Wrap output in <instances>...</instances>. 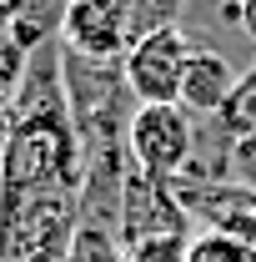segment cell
Returning <instances> with one entry per match:
<instances>
[{"label":"cell","instance_id":"6da1fadb","mask_svg":"<svg viewBox=\"0 0 256 262\" xmlns=\"http://www.w3.org/2000/svg\"><path fill=\"white\" fill-rule=\"evenodd\" d=\"M61 81H65V116H70V131L81 141V166L100 151L126 146L131 116L141 106L126 86V66L91 61V56H75L61 46Z\"/></svg>","mask_w":256,"mask_h":262},{"label":"cell","instance_id":"7a4b0ae2","mask_svg":"<svg viewBox=\"0 0 256 262\" xmlns=\"http://www.w3.org/2000/svg\"><path fill=\"white\" fill-rule=\"evenodd\" d=\"M196 151V116L186 106H136L126 131V157L141 177L176 182Z\"/></svg>","mask_w":256,"mask_h":262},{"label":"cell","instance_id":"3957f363","mask_svg":"<svg viewBox=\"0 0 256 262\" xmlns=\"http://www.w3.org/2000/svg\"><path fill=\"white\" fill-rule=\"evenodd\" d=\"M196 56L191 35L181 31H156L146 40H136L121 66H126V86L141 106H176L181 101V76H186V61Z\"/></svg>","mask_w":256,"mask_h":262},{"label":"cell","instance_id":"277c9868","mask_svg":"<svg viewBox=\"0 0 256 262\" xmlns=\"http://www.w3.org/2000/svg\"><path fill=\"white\" fill-rule=\"evenodd\" d=\"M186 232H191V212L181 207L176 182L141 177L131 166L126 192H121V247L151 242V237H186Z\"/></svg>","mask_w":256,"mask_h":262},{"label":"cell","instance_id":"5b68a950","mask_svg":"<svg viewBox=\"0 0 256 262\" xmlns=\"http://www.w3.org/2000/svg\"><path fill=\"white\" fill-rule=\"evenodd\" d=\"M61 46L91 61L126 56V0H65Z\"/></svg>","mask_w":256,"mask_h":262},{"label":"cell","instance_id":"8992f818","mask_svg":"<svg viewBox=\"0 0 256 262\" xmlns=\"http://www.w3.org/2000/svg\"><path fill=\"white\" fill-rule=\"evenodd\" d=\"M236 81H241V71H236L231 56H221V51H196L191 61H186L181 101L176 106H186L196 121H211V116H221V106L231 101Z\"/></svg>","mask_w":256,"mask_h":262},{"label":"cell","instance_id":"52a82bcc","mask_svg":"<svg viewBox=\"0 0 256 262\" xmlns=\"http://www.w3.org/2000/svg\"><path fill=\"white\" fill-rule=\"evenodd\" d=\"M186 15V0H126V51L156 31H176Z\"/></svg>","mask_w":256,"mask_h":262},{"label":"cell","instance_id":"ba28073f","mask_svg":"<svg viewBox=\"0 0 256 262\" xmlns=\"http://www.w3.org/2000/svg\"><path fill=\"white\" fill-rule=\"evenodd\" d=\"M226 126V136L231 141H246V136H256V66H246L241 71V81H236V91H231V101L221 106V116H216Z\"/></svg>","mask_w":256,"mask_h":262},{"label":"cell","instance_id":"9c48e42d","mask_svg":"<svg viewBox=\"0 0 256 262\" xmlns=\"http://www.w3.org/2000/svg\"><path fill=\"white\" fill-rule=\"evenodd\" d=\"M65 262H126V247H121V237H116V232L75 222V237H70Z\"/></svg>","mask_w":256,"mask_h":262},{"label":"cell","instance_id":"30bf717a","mask_svg":"<svg viewBox=\"0 0 256 262\" xmlns=\"http://www.w3.org/2000/svg\"><path fill=\"white\" fill-rule=\"evenodd\" d=\"M186 262H256V252L221 237V232H196L186 242Z\"/></svg>","mask_w":256,"mask_h":262},{"label":"cell","instance_id":"8fae6325","mask_svg":"<svg viewBox=\"0 0 256 262\" xmlns=\"http://www.w3.org/2000/svg\"><path fill=\"white\" fill-rule=\"evenodd\" d=\"M25 61H31V51L15 46L10 31H0V96H15V86L25 76Z\"/></svg>","mask_w":256,"mask_h":262},{"label":"cell","instance_id":"7c38bea8","mask_svg":"<svg viewBox=\"0 0 256 262\" xmlns=\"http://www.w3.org/2000/svg\"><path fill=\"white\" fill-rule=\"evenodd\" d=\"M186 242L191 237H151L126 247V262H186Z\"/></svg>","mask_w":256,"mask_h":262},{"label":"cell","instance_id":"4fadbf2b","mask_svg":"<svg viewBox=\"0 0 256 262\" xmlns=\"http://www.w3.org/2000/svg\"><path fill=\"white\" fill-rule=\"evenodd\" d=\"M231 15H236V26H241V35L256 46V0H236L231 5Z\"/></svg>","mask_w":256,"mask_h":262},{"label":"cell","instance_id":"5bb4252c","mask_svg":"<svg viewBox=\"0 0 256 262\" xmlns=\"http://www.w3.org/2000/svg\"><path fill=\"white\" fill-rule=\"evenodd\" d=\"M15 10H20V0H0V31H10V20H15Z\"/></svg>","mask_w":256,"mask_h":262}]
</instances>
